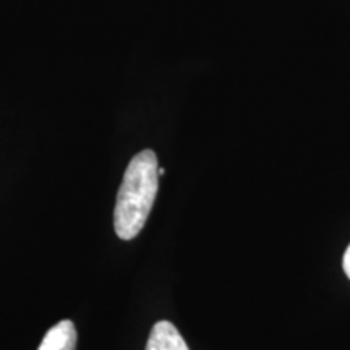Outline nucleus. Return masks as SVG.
I'll return each mask as SVG.
<instances>
[{"label": "nucleus", "instance_id": "20e7f679", "mask_svg": "<svg viewBox=\"0 0 350 350\" xmlns=\"http://www.w3.org/2000/svg\"><path fill=\"white\" fill-rule=\"evenodd\" d=\"M342 266H344V271H345V274H347V278L350 279V245H349V247H347V250H345V253H344Z\"/></svg>", "mask_w": 350, "mask_h": 350}, {"label": "nucleus", "instance_id": "f03ea898", "mask_svg": "<svg viewBox=\"0 0 350 350\" xmlns=\"http://www.w3.org/2000/svg\"><path fill=\"white\" fill-rule=\"evenodd\" d=\"M146 350H190L178 332L170 321H159L152 326L150 339H148Z\"/></svg>", "mask_w": 350, "mask_h": 350}, {"label": "nucleus", "instance_id": "7ed1b4c3", "mask_svg": "<svg viewBox=\"0 0 350 350\" xmlns=\"http://www.w3.org/2000/svg\"><path fill=\"white\" fill-rule=\"evenodd\" d=\"M77 349V327L70 319L57 323L47 331L38 350H75Z\"/></svg>", "mask_w": 350, "mask_h": 350}, {"label": "nucleus", "instance_id": "f257e3e1", "mask_svg": "<svg viewBox=\"0 0 350 350\" xmlns=\"http://www.w3.org/2000/svg\"><path fill=\"white\" fill-rule=\"evenodd\" d=\"M159 188V167L154 151L144 150L133 156L125 169L116 209H113V229L117 237L131 240L143 230L154 204Z\"/></svg>", "mask_w": 350, "mask_h": 350}]
</instances>
